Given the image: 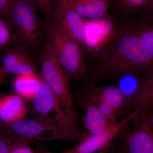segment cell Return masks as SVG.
<instances>
[{"label":"cell","mask_w":153,"mask_h":153,"mask_svg":"<svg viewBox=\"0 0 153 153\" xmlns=\"http://www.w3.org/2000/svg\"><path fill=\"white\" fill-rule=\"evenodd\" d=\"M56 27L77 43L82 49L84 41L85 19L71 7L54 12Z\"/></svg>","instance_id":"cell-9"},{"label":"cell","mask_w":153,"mask_h":153,"mask_svg":"<svg viewBox=\"0 0 153 153\" xmlns=\"http://www.w3.org/2000/svg\"><path fill=\"white\" fill-rule=\"evenodd\" d=\"M13 0H0V16L7 19Z\"/></svg>","instance_id":"cell-25"},{"label":"cell","mask_w":153,"mask_h":153,"mask_svg":"<svg viewBox=\"0 0 153 153\" xmlns=\"http://www.w3.org/2000/svg\"><path fill=\"white\" fill-rule=\"evenodd\" d=\"M150 10H153V0H151V5Z\"/></svg>","instance_id":"cell-29"},{"label":"cell","mask_w":153,"mask_h":153,"mask_svg":"<svg viewBox=\"0 0 153 153\" xmlns=\"http://www.w3.org/2000/svg\"><path fill=\"white\" fill-rule=\"evenodd\" d=\"M125 30L108 14L85 19L82 50L91 55L103 53Z\"/></svg>","instance_id":"cell-4"},{"label":"cell","mask_w":153,"mask_h":153,"mask_svg":"<svg viewBox=\"0 0 153 153\" xmlns=\"http://www.w3.org/2000/svg\"><path fill=\"white\" fill-rule=\"evenodd\" d=\"M132 122L121 150L124 153H153V130L147 108L137 115Z\"/></svg>","instance_id":"cell-8"},{"label":"cell","mask_w":153,"mask_h":153,"mask_svg":"<svg viewBox=\"0 0 153 153\" xmlns=\"http://www.w3.org/2000/svg\"><path fill=\"white\" fill-rule=\"evenodd\" d=\"M6 20L25 43L30 46L36 44L40 26L36 9L31 4L26 0H13Z\"/></svg>","instance_id":"cell-7"},{"label":"cell","mask_w":153,"mask_h":153,"mask_svg":"<svg viewBox=\"0 0 153 153\" xmlns=\"http://www.w3.org/2000/svg\"><path fill=\"white\" fill-rule=\"evenodd\" d=\"M8 131L0 130V153H10L17 140Z\"/></svg>","instance_id":"cell-23"},{"label":"cell","mask_w":153,"mask_h":153,"mask_svg":"<svg viewBox=\"0 0 153 153\" xmlns=\"http://www.w3.org/2000/svg\"><path fill=\"white\" fill-rule=\"evenodd\" d=\"M86 98L111 120L114 122L118 120L119 117L105 101L99 90L98 86L95 83H91L88 88Z\"/></svg>","instance_id":"cell-16"},{"label":"cell","mask_w":153,"mask_h":153,"mask_svg":"<svg viewBox=\"0 0 153 153\" xmlns=\"http://www.w3.org/2000/svg\"><path fill=\"white\" fill-rule=\"evenodd\" d=\"M83 121L84 127L89 135L102 133L117 122L111 120L87 98Z\"/></svg>","instance_id":"cell-12"},{"label":"cell","mask_w":153,"mask_h":153,"mask_svg":"<svg viewBox=\"0 0 153 153\" xmlns=\"http://www.w3.org/2000/svg\"><path fill=\"white\" fill-rule=\"evenodd\" d=\"M74 0H53L54 11L60 9L71 7V4Z\"/></svg>","instance_id":"cell-26"},{"label":"cell","mask_w":153,"mask_h":153,"mask_svg":"<svg viewBox=\"0 0 153 153\" xmlns=\"http://www.w3.org/2000/svg\"><path fill=\"white\" fill-rule=\"evenodd\" d=\"M3 79V77L0 76V85H1V84L2 82Z\"/></svg>","instance_id":"cell-30"},{"label":"cell","mask_w":153,"mask_h":153,"mask_svg":"<svg viewBox=\"0 0 153 153\" xmlns=\"http://www.w3.org/2000/svg\"><path fill=\"white\" fill-rule=\"evenodd\" d=\"M147 109L149 120L153 130V102L148 107Z\"/></svg>","instance_id":"cell-27"},{"label":"cell","mask_w":153,"mask_h":153,"mask_svg":"<svg viewBox=\"0 0 153 153\" xmlns=\"http://www.w3.org/2000/svg\"><path fill=\"white\" fill-rule=\"evenodd\" d=\"M153 102V68L148 74L140 94L130 107L131 112L137 108H147Z\"/></svg>","instance_id":"cell-17"},{"label":"cell","mask_w":153,"mask_h":153,"mask_svg":"<svg viewBox=\"0 0 153 153\" xmlns=\"http://www.w3.org/2000/svg\"><path fill=\"white\" fill-rule=\"evenodd\" d=\"M41 63L40 77L52 91L69 118L77 126L78 116L69 92L68 76L49 40L41 52Z\"/></svg>","instance_id":"cell-2"},{"label":"cell","mask_w":153,"mask_h":153,"mask_svg":"<svg viewBox=\"0 0 153 153\" xmlns=\"http://www.w3.org/2000/svg\"><path fill=\"white\" fill-rule=\"evenodd\" d=\"M24 54L16 51H11L3 56L0 66V76L4 78L7 74H12L14 68L26 58Z\"/></svg>","instance_id":"cell-19"},{"label":"cell","mask_w":153,"mask_h":153,"mask_svg":"<svg viewBox=\"0 0 153 153\" xmlns=\"http://www.w3.org/2000/svg\"><path fill=\"white\" fill-rule=\"evenodd\" d=\"M71 7L82 18L94 19L107 15L111 4L110 0H74Z\"/></svg>","instance_id":"cell-13"},{"label":"cell","mask_w":153,"mask_h":153,"mask_svg":"<svg viewBox=\"0 0 153 153\" xmlns=\"http://www.w3.org/2000/svg\"><path fill=\"white\" fill-rule=\"evenodd\" d=\"M96 153H124L122 150L117 151H108L105 150L100 151Z\"/></svg>","instance_id":"cell-28"},{"label":"cell","mask_w":153,"mask_h":153,"mask_svg":"<svg viewBox=\"0 0 153 153\" xmlns=\"http://www.w3.org/2000/svg\"><path fill=\"white\" fill-rule=\"evenodd\" d=\"M153 68V55L134 28L126 30L103 53L94 70V79H106Z\"/></svg>","instance_id":"cell-1"},{"label":"cell","mask_w":153,"mask_h":153,"mask_svg":"<svg viewBox=\"0 0 153 153\" xmlns=\"http://www.w3.org/2000/svg\"><path fill=\"white\" fill-rule=\"evenodd\" d=\"M41 79L40 84L32 101V108L36 119L45 121L63 128L79 130L69 118L52 91Z\"/></svg>","instance_id":"cell-6"},{"label":"cell","mask_w":153,"mask_h":153,"mask_svg":"<svg viewBox=\"0 0 153 153\" xmlns=\"http://www.w3.org/2000/svg\"><path fill=\"white\" fill-rule=\"evenodd\" d=\"M27 113L24 99L16 94L0 99V120L7 124L25 118Z\"/></svg>","instance_id":"cell-10"},{"label":"cell","mask_w":153,"mask_h":153,"mask_svg":"<svg viewBox=\"0 0 153 153\" xmlns=\"http://www.w3.org/2000/svg\"><path fill=\"white\" fill-rule=\"evenodd\" d=\"M99 90L105 102L120 116L127 111L123 94L115 85L100 87Z\"/></svg>","instance_id":"cell-15"},{"label":"cell","mask_w":153,"mask_h":153,"mask_svg":"<svg viewBox=\"0 0 153 153\" xmlns=\"http://www.w3.org/2000/svg\"><path fill=\"white\" fill-rule=\"evenodd\" d=\"M134 28L145 46L153 55V18L143 20Z\"/></svg>","instance_id":"cell-20"},{"label":"cell","mask_w":153,"mask_h":153,"mask_svg":"<svg viewBox=\"0 0 153 153\" xmlns=\"http://www.w3.org/2000/svg\"><path fill=\"white\" fill-rule=\"evenodd\" d=\"M12 38L10 27L8 22L0 16V51L5 49Z\"/></svg>","instance_id":"cell-22"},{"label":"cell","mask_w":153,"mask_h":153,"mask_svg":"<svg viewBox=\"0 0 153 153\" xmlns=\"http://www.w3.org/2000/svg\"><path fill=\"white\" fill-rule=\"evenodd\" d=\"M8 131L18 140L51 141L55 140L79 142L85 135L78 131L63 128L45 121L24 118L8 124Z\"/></svg>","instance_id":"cell-3"},{"label":"cell","mask_w":153,"mask_h":153,"mask_svg":"<svg viewBox=\"0 0 153 153\" xmlns=\"http://www.w3.org/2000/svg\"><path fill=\"white\" fill-rule=\"evenodd\" d=\"M42 13L46 16L53 15L54 5L53 0H26Z\"/></svg>","instance_id":"cell-21"},{"label":"cell","mask_w":153,"mask_h":153,"mask_svg":"<svg viewBox=\"0 0 153 153\" xmlns=\"http://www.w3.org/2000/svg\"><path fill=\"white\" fill-rule=\"evenodd\" d=\"M41 79L35 73L16 75L13 81L14 90L23 99L32 100L36 94Z\"/></svg>","instance_id":"cell-14"},{"label":"cell","mask_w":153,"mask_h":153,"mask_svg":"<svg viewBox=\"0 0 153 153\" xmlns=\"http://www.w3.org/2000/svg\"><path fill=\"white\" fill-rule=\"evenodd\" d=\"M10 153H35L30 141L17 140L14 143Z\"/></svg>","instance_id":"cell-24"},{"label":"cell","mask_w":153,"mask_h":153,"mask_svg":"<svg viewBox=\"0 0 153 153\" xmlns=\"http://www.w3.org/2000/svg\"><path fill=\"white\" fill-rule=\"evenodd\" d=\"M111 7L114 6L123 12L139 13L150 11L151 0H110Z\"/></svg>","instance_id":"cell-18"},{"label":"cell","mask_w":153,"mask_h":153,"mask_svg":"<svg viewBox=\"0 0 153 153\" xmlns=\"http://www.w3.org/2000/svg\"><path fill=\"white\" fill-rule=\"evenodd\" d=\"M49 41L66 74L74 78L83 77L86 67L81 47L56 26L49 27Z\"/></svg>","instance_id":"cell-5"},{"label":"cell","mask_w":153,"mask_h":153,"mask_svg":"<svg viewBox=\"0 0 153 153\" xmlns=\"http://www.w3.org/2000/svg\"><path fill=\"white\" fill-rule=\"evenodd\" d=\"M140 71L128 72L116 78L117 81L115 85L123 94L127 110L140 94L147 76L142 78L140 75Z\"/></svg>","instance_id":"cell-11"}]
</instances>
